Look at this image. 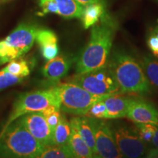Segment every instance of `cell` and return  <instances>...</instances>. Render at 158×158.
<instances>
[{
  "instance_id": "cell-1",
  "label": "cell",
  "mask_w": 158,
  "mask_h": 158,
  "mask_svg": "<svg viewBox=\"0 0 158 158\" xmlns=\"http://www.w3.org/2000/svg\"><path fill=\"white\" fill-rule=\"evenodd\" d=\"M118 26L116 18L107 12H105L98 22L92 26L89 41L77 58V74L94 71L107 66Z\"/></svg>"
},
{
  "instance_id": "cell-2",
  "label": "cell",
  "mask_w": 158,
  "mask_h": 158,
  "mask_svg": "<svg viewBox=\"0 0 158 158\" xmlns=\"http://www.w3.org/2000/svg\"><path fill=\"white\" fill-rule=\"evenodd\" d=\"M107 67L115 78L122 94H144L149 92V81L142 66L131 55L114 51Z\"/></svg>"
},
{
  "instance_id": "cell-3",
  "label": "cell",
  "mask_w": 158,
  "mask_h": 158,
  "mask_svg": "<svg viewBox=\"0 0 158 158\" xmlns=\"http://www.w3.org/2000/svg\"><path fill=\"white\" fill-rule=\"evenodd\" d=\"M45 147L30 133L21 118L0 133L2 158H36Z\"/></svg>"
},
{
  "instance_id": "cell-4",
  "label": "cell",
  "mask_w": 158,
  "mask_h": 158,
  "mask_svg": "<svg viewBox=\"0 0 158 158\" xmlns=\"http://www.w3.org/2000/svg\"><path fill=\"white\" fill-rule=\"evenodd\" d=\"M51 106H55L60 109L58 96L52 87L49 89L32 91L21 94L15 100L10 114L0 133L5 130L12 122L23 115L42 111Z\"/></svg>"
},
{
  "instance_id": "cell-5",
  "label": "cell",
  "mask_w": 158,
  "mask_h": 158,
  "mask_svg": "<svg viewBox=\"0 0 158 158\" xmlns=\"http://www.w3.org/2000/svg\"><path fill=\"white\" fill-rule=\"evenodd\" d=\"M58 96L60 110L76 116H85L92 104L106 96L94 95L73 83H61L53 86Z\"/></svg>"
},
{
  "instance_id": "cell-6",
  "label": "cell",
  "mask_w": 158,
  "mask_h": 158,
  "mask_svg": "<svg viewBox=\"0 0 158 158\" xmlns=\"http://www.w3.org/2000/svg\"><path fill=\"white\" fill-rule=\"evenodd\" d=\"M38 28L21 23L5 39L0 40V65L22 56L33 46Z\"/></svg>"
},
{
  "instance_id": "cell-7",
  "label": "cell",
  "mask_w": 158,
  "mask_h": 158,
  "mask_svg": "<svg viewBox=\"0 0 158 158\" xmlns=\"http://www.w3.org/2000/svg\"><path fill=\"white\" fill-rule=\"evenodd\" d=\"M68 81L94 95L108 96L114 94H122L113 74L107 66L85 73H76Z\"/></svg>"
},
{
  "instance_id": "cell-8",
  "label": "cell",
  "mask_w": 158,
  "mask_h": 158,
  "mask_svg": "<svg viewBox=\"0 0 158 158\" xmlns=\"http://www.w3.org/2000/svg\"><path fill=\"white\" fill-rule=\"evenodd\" d=\"M112 133L124 158H146L149 150L135 127L118 126L114 128Z\"/></svg>"
},
{
  "instance_id": "cell-9",
  "label": "cell",
  "mask_w": 158,
  "mask_h": 158,
  "mask_svg": "<svg viewBox=\"0 0 158 158\" xmlns=\"http://www.w3.org/2000/svg\"><path fill=\"white\" fill-rule=\"evenodd\" d=\"M88 118L94 131L97 155L102 158H124L118 149L109 126L100 118Z\"/></svg>"
},
{
  "instance_id": "cell-10",
  "label": "cell",
  "mask_w": 158,
  "mask_h": 158,
  "mask_svg": "<svg viewBox=\"0 0 158 158\" xmlns=\"http://www.w3.org/2000/svg\"><path fill=\"white\" fill-rule=\"evenodd\" d=\"M27 130L45 147L54 145V132L41 111L27 114L20 117Z\"/></svg>"
},
{
  "instance_id": "cell-11",
  "label": "cell",
  "mask_w": 158,
  "mask_h": 158,
  "mask_svg": "<svg viewBox=\"0 0 158 158\" xmlns=\"http://www.w3.org/2000/svg\"><path fill=\"white\" fill-rule=\"evenodd\" d=\"M126 117L135 123L158 126V110L152 103L141 99L130 98Z\"/></svg>"
},
{
  "instance_id": "cell-12",
  "label": "cell",
  "mask_w": 158,
  "mask_h": 158,
  "mask_svg": "<svg viewBox=\"0 0 158 158\" xmlns=\"http://www.w3.org/2000/svg\"><path fill=\"white\" fill-rule=\"evenodd\" d=\"M35 40L45 60H51L58 56V38L54 31L46 29H39Z\"/></svg>"
},
{
  "instance_id": "cell-13",
  "label": "cell",
  "mask_w": 158,
  "mask_h": 158,
  "mask_svg": "<svg viewBox=\"0 0 158 158\" xmlns=\"http://www.w3.org/2000/svg\"><path fill=\"white\" fill-rule=\"evenodd\" d=\"M70 60L68 57L57 56L48 60L42 70L43 76L48 80L56 82L66 76L70 68Z\"/></svg>"
},
{
  "instance_id": "cell-14",
  "label": "cell",
  "mask_w": 158,
  "mask_h": 158,
  "mask_svg": "<svg viewBox=\"0 0 158 158\" xmlns=\"http://www.w3.org/2000/svg\"><path fill=\"white\" fill-rule=\"evenodd\" d=\"M122 94H110L102 100L107 109V118H118L126 116L130 98Z\"/></svg>"
},
{
  "instance_id": "cell-15",
  "label": "cell",
  "mask_w": 158,
  "mask_h": 158,
  "mask_svg": "<svg viewBox=\"0 0 158 158\" xmlns=\"http://www.w3.org/2000/svg\"><path fill=\"white\" fill-rule=\"evenodd\" d=\"M70 122L71 125V134L68 145L70 148L71 151L76 158L80 157L93 158V153L79 134L74 120L71 118Z\"/></svg>"
},
{
  "instance_id": "cell-16",
  "label": "cell",
  "mask_w": 158,
  "mask_h": 158,
  "mask_svg": "<svg viewBox=\"0 0 158 158\" xmlns=\"http://www.w3.org/2000/svg\"><path fill=\"white\" fill-rule=\"evenodd\" d=\"M72 118L74 120L75 123L76 124L79 134L81 136L85 143L89 147L91 151L93 153V155H97L94 134L89 118L85 116L82 117L81 116H76Z\"/></svg>"
},
{
  "instance_id": "cell-17",
  "label": "cell",
  "mask_w": 158,
  "mask_h": 158,
  "mask_svg": "<svg viewBox=\"0 0 158 158\" xmlns=\"http://www.w3.org/2000/svg\"><path fill=\"white\" fill-rule=\"evenodd\" d=\"M59 9L58 15L64 19H81L84 6L75 0H54Z\"/></svg>"
},
{
  "instance_id": "cell-18",
  "label": "cell",
  "mask_w": 158,
  "mask_h": 158,
  "mask_svg": "<svg viewBox=\"0 0 158 158\" xmlns=\"http://www.w3.org/2000/svg\"><path fill=\"white\" fill-rule=\"evenodd\" d=\"M105 12H106L105 2L94 3L85 6L84 13L81 19L84 28L89 29L98 22Z\"/></svg>"
},
{
  "instance_id": "cell-19",
  "label": "cell",
  "mask_w": 158,
  "mask_h": 158,
  "mask_svg": "<svg viewBox=\"0 0 158 158\" xmlns=\"http://www.w3.org/2000/svg\"><path fill=\"white\" fill-rule=\"evenodd\" d=\"M71 134L70 122L62 114L60 121L55 127L53 135L54 145H67Z\"/></svg>"
},
{
  "instance_id": "cell-20",
  "label": "cell",
  "mask_w": 158,
  "mask_h": 158,
  "mask_svg": "<svg viewBox=\"0 0 158 158\" xmlns=\"http://www.w3.org/2000/svg\"><path fill=\"white\" fill-rule=\"evenodd\" d=\"M36 158H76L69 146L52 145L45 147Z\"/></svg>"
},
{
  "instance_id": "cell-21",
  "label": "cell",
  "mask_w": 158,
  "mask_h": 158,
  "mask_svg": "<svg viewBox=\"0 0 158 158\" xmlns=\"http://www.w3.org/2000/svg\"><path fill=\"white\" fill-rule=\"evenodd\" d=\"M2 70L15 75V76L26 77V78L30 74L31 72L28 62L21 57L9 62L5 68L2 69Z\"/></svg>"
},
{
  "instance_id": "cell-22",
  "label": "cell",
  "mask_w": 158,
  "mask_h": 158,
  "mask_svg": "<svg viewBox=\"0 0 158 158\" xmlns=\"http://www.w3.org/2000/svg\"><path fill=\"white\" fill-rule=\"evenodd\" d=\"M141 66L149 82L158 88V61L151 56H144Z\"/></svg>"
},
{
  "instance_id": "cell-23",
  "label": "cell",
  "mask_w": 158,
  "mask_h": 158,
  "mask_svg": "<svg viewBox=\"0 0 158 158\" xmlns=\"http://www.w3.org/2000/svg\"><path fill=\"white\" fill-rule=\"evenodd\" d=\"M41 112L43 113V116H45L49 127L54 132L55 127H56V125L60 121L61 116H62L60 109L59 108L55 107V106H51V107L43 110Z\"/></svg>"
},
{
  "instance_id": "cell-24",
  "label": "cell",
  "mask_w": 158,
  "mask_h": 158,
  "mask_svg": "<svg viewBox=\"0 0 158 158\" xmlns=\"http://www.w3.org/2000/svg\"><path fill=\"white\" fill-rule=\"evenodd\" d=\"M25 78L26 77L15 76L1 70H0V91L5 89L9 86L21 83Z\"/></svg>"
},
{
  "instance_id": "cell-25",
  "label": "cell",
  "mask_w": 158,
  "mask_h": 158,
  "mask_svg": "<svg viewBox=\"0 0 158 158\" xmlns=\"http://www.w3.org/2000/svg\"><path fill=\"white\" fill-rule=\"evenodd\" d=\"M86 116L94 118H107V109L103 100H100L92 105L86 114Z\"/></svg>"
},
{
  "instance_id": "cell-26",
  "label": "cell",
  "mask_w": 158,
  "mask_h": 158,
  "mask_svg": "<svg viewBox=\"0 0 158 158\" xmlns=\"http://www.w3.org/2000/svg\"><path fill=\"white\" fill-rule=\"evenodd\" d=\"M155 126L152 124L135 123V128L140 137L145 143H152Z\"/></svg>"
},
{
  "instance_id": "cell-27",
  "label": "cell",
  "mask_w": 158,
  "mask_h": 158,
  "mask_svg": "<svg viewBox=\"0 0 158 158\" xmlns=\"http://www.w3.org/2000/svg\"><path fill=\"white\" fill-rule=\"evenodd\" d=\"M39 6L41 11L38 13L40 16H44L49 13H54L58 15L59 9L54 0H38Z\"/></svg>"
},
{
  "instance_id": "cell-28",
  "label": "cell",
  "mask_w": 158,
  "mask_h": 158,
  "mask_svg": "<svg viewBox=\"0 0 158 158\" xmlns=\"http://www.w3.org/2000/svg\"><path fill=\"white\" fill-rule=\"evenodd\" d=\"M147 45L150 50L152 51L153 54L158 58V38L154 32L148 37Z\"/></svg>"
},
{
  "instance_id": "cell-29",
  "label": "cell",
  "mask_w": 158,
  "mask_h": 158,
  "mask_svg": "<svg viewBox=\"0 0 158 158\" xmlns=\"http://www.w3.org/2000/svg\"><path fill=\"white\" fill-rule=\"evenodd\" d=\"M75 1L80 4V5L84 6V7L86 5H91V4L105 2L104 0H75Z\"/></svg>"
},
{
  "instance_id": "cell-30",
  "label": "cell",
  "mask_w": 158,
  "mask_h": 158,
  "mask_svg": "<svg viewBox=\"0 0 158 158\" xmlns=\"http://www.w3.org/2000/svg\"><path fill=\"white\" fill-rule=\"evenodd\" d=\"M146 158H158V149L154 148L148 151Z\"/></svg>"
},
{
  "instance_id": "cell-31",
  "label": "cell",
  "mask_w": 158,
  "mask_h": 158,
  "mask_svg": "<svg viewBox=\"0 0 158 158\" xmlns=\"http://www.w3.org/2000/svg\"><path fill=\"white\" fill-rule=\"evenodd\" d=\"M152 143L153 145L155 146V148L158 149V127L157 126H155V132H154L152 139Z\"/></svg>"
},
{
  "instance_id": "cell-32",
  "label": "cell",
  "mask_w": 158,
  "mask_h": 158,
  "mask_svg": "<svg viewBox=\"0 0 158 158\" xmlns=\"http://www.w3.org/2000/svg\"><path fill=\"white\" fill-rule=\"evenodd\" d=\"M153 32H154V34L156 35V37H157V38H158V27H156V28L154 29Z\"/></svg>"
},
{
  "instance_id": "cell-33",
  "label": "cell",
  "mask_w": 158,
  "mask_h": 158,
  "mask_svg": "<svg viewBox=\"0 0 158 158\" xmlns=\"http://www.w3.org/2000/svg\"><path fill=\"white\" fill-rule=\"evenodd\" d=\"M93 158H102L101 157H100L98 155H93Z\"/></svg>"
},
{
  "instance_id": "cell-34",
  "label": "cell",
  "mask_w": 158,
  "mask_h": 158,
  "mask_svg": "<svg viewBox=\"0 0 158 158\" xmlns=\"http://www.w3.org/2000/svg\"><path fill=\"white\" fill-rule=\"evenodd\" d=\"M77 158H88V157H77Z\"/></svg>"
}]
</instances>
